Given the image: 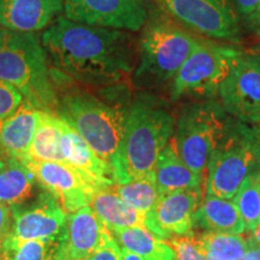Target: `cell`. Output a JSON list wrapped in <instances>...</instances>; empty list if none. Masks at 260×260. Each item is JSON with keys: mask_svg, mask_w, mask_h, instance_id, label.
Returning <instances> with one entry per match:
<instances>
[{"mask_svg": "<svg viewBox=\"0 0 260 260\" xmlns=\"http://www.w3.org/2000/svg\"><path fill=\"white\" fill-rule=\"evenodd\" d=\"M153 174L159 194L175 190H203L204 177L191 171L182 160L175 138H171L159 154Z\"/></svg>", "mask_w": 260, "mask_h": 260, "instance_id": "cell-19", "label": "cell"}, {"mask_svg": "<svg viewBox=\"0 0 260 260\" xmlns=\"http://www.w3.org/2000/svg\"><path fill=\"white\" fill-rule=\"evenodd\" d=\"M218 95L224 111L249 124L260 123V65L237 51Z\"/></svg>", "mask_w": 260, "mask_h": 260, "instance_id": "cell-10", "label": "cell"}, {"mask_svg": "<svg viewBox=\"0 0 260 260\" xmlns=\"http://www.w3.org/2000/svg\"><path fill=\"white\" fill-rule=\"evenodd\" d=\"M121 249H122L121 260H146L145 258H142V256L135 254V253L125 251V249H123V248H121Z\"/></svg>", "mask_w": 260, "mask_h": 260, "instance_id": "cell-36", "label": "cell"}, {"mask_svg": "<svg viewBox=\"0 0 260 260\" xmlns=\"http://www.w3.org/2000/svg\"><path fill=\"white\" fill-rule=\"evenodd\" d=\"M200 41L169 19L152 21L141 39L136 82L154 84L172 80Z\"/></svg>", "mask_w": 260, "mask_h": 260, "instance_id": "cell-6", "label": "cell"}, {"mask_svg": "<svg viewBox=\"0 0 260 260\" xmlns=\"http://www.w3.org/2000/svg\"><path fill=\"white\" fill-rule=\"evenodd\" d=\"M249 19H251L252 27H253V29H254L255 34L258 35V37H260V14L254 16V17L249 18Z\"/></svg>", "mask_w": 260, "mask_h": 260, "instance_id": "cell-37", "label": "cell"}, {"mask_svg": "<svg viewBox=\"0 0 260 260\" xmlns=\"http://www.w3.org/2000/svg\"><path fill=\"white\" fill-rule=\"evenodd\" d=\"M232 200L246 224V232L252 233L260 224V172L247 177Z\"/></svg>", "mask_w": 260, "mask_h": 260, "instance_id": "cell-28", "label": "cell"}, {"mask_svg": "<svg viewBox=\"0 0 260 260\" xmlns=\"http://www.w3.org/2000/svg\"><path fill=\"white\" fill-rule=\"evenodd\" d=\"M256 125H258V126H259V129H260V123H259V124H256Z\"/></svg>", "mask_w": 260, "mask_h": 260, "instance_id": "cell-39", "label": "cell"}, {"mask_svg": "<svg viewBox=\"0 0 260 260\" xmlns=\"http://www.w3.org/2000/svg\"><path fill=\"white\" fill-rule=\"evenodd\" d=\"M0 247H2V243H0Z\"/></svg>", "mask_w": 260, "mask_h": 260, "instance_id": "cell-41", "label": "cell"}, {"mask_svg": "<svg viewBox=\"0 0 260 260\" xmlns=\"http://www.w3.org/2000/svg\"><path fill=\"white\" fill-rule=\"evenodd\" d=\"M201 191L175 190L159 194L153 209L147 213L146 228L164 241L176 236H190L194 213L203 201Z\"/></svg>", "mask_w": 260, "mask_h": 260, "instance_id": "cell-14", "label": "cell"}, {"mask_svg": "<svg viewBox=\"0 0 260 260\" xmlns=\"http://www.w3.org/2000/svg\"><path fill=\"white\" fill-rule=\"evenodd\" d=\"M12 225V210L8 205L0 203V243L9 236Z\"/></svg>", "mask_w": 260, "mask_h": 260, "instance_id": "cell-32", "label": "cell"}, {"mask_svg": "<svg viewBox=\"0 0 260 260\" xmlns=\"http://www.w3.org/2000/svg\"><path fill=\"white\" fill-rule=\"evenodd\" d=\"M111 189L125 204L145 214L153 209L159 198L154 174L151 176L139 178V180L126 182V183H115L111 186Z\"/></svg>", "mask_w": 260, "mask_h": 260, "instance_id": "cell-27", "label": "cell"}, {"mask_svg": "<svg viewBox=\"0 0 260 260\" xmlns=\"http://www.w3.org/2000/svg\"><path fill=\"white\" fill-rule=\"evenodd\" d=\"M60 139L59 117L57 113L41 111L37 132L27 157L37 161L65 162L60 148Z\"/></svg>", "mask_w": 260, "mask_h": 260, "instance_id": "cell-24", "label": "cell"}, {"mask_svg": "<svg viewBox=\"0 0 260 260\" xmlns=\"http://www.w3.org/2000/svg\"><path fill=\"white\" fill-rule=\"evenodd\" d=\"M209 260H214V259H209Z\"/></svg>", "mask_w": 260, "mask_h": 260, "instance_id": "cell-40", "label": "cell"}, {"mask_svg": "<svg viewBox=\"0 0 260 260\" xmlns=\"http://www.w3.org/2000/svg\"><path fill=\"white\" fill-rule=\"evenodd\" d=\"M60 148L65 162L105 187L115 184L112 169L71 126L60 118Z\"/></svg>", "mask_w": 260, "mask_h": 260, "instance_id": "cell-17", "label": "cell"}, {"mask_svg": "<svg viewBox=\"0 0 260 260\" xmlns=\"http://www.w3.org/2000/svg\"><path fill=\"white\" fill-rule=\"evenodd\" d=\"M249 248L251 247H260V224L251 233V236L247 237Z\"/></svg>", "mask_w": 260, "mask_h": 260, "instance_id": "cell-34", "label": "cell"}, {"mask_svg": "<svg viewBox=\"0 0 260 260\" xmlns=\"http://www.w3.org/2000/svg\"><path fill=\"white\" fill-rule=\"evenodd\" d=\"M158 2L169 15L198 34L219 40H239V22L226 0Z\"/></svg>", "mask_w": 260, "mask_h": 260, "instance_id": "cell-11", "label": "cell"}, {"mask_svg": "<svg viewBox=\"0 0 260 260\" xmlns=\"http://www.w3.org/2000/svg\"><path fill=\"white\" fill-rule=\"evenodd\" d=\"M41 41L58 73L68 79L106 86L133 71L132 41L119 30L58 17Z\"/></svg>", "mask_w": 260, "mask_h": 260, "instance_id": "cell-1", "label": "cell"}, {"mask_svg": "<svg viewBox=\"0 0 260 260\" xmlns=\"http://www.w3.org/2000/svg\"><path fill=\"white\" fill-rule=\"evenodd\" d=\"M22 103V94L14 86L0 80V123L11 116Z\"/></svg>", "mask_w": 260, "mask_h": 260, "instance_id": "cell-30", "label": "cell"}, {"mask_svg": "<svg viewBox=\"0 0 260 260\" xmlns=\"http://www.w3.org/2000/svg\"><path fill=\"white\" fill-rule=\"evenodd\" d=\"M0 80L41 111L57 113L58 95L48 71L47 52L35 32L0 28Z\"/></svg>", "mask_w": 260, "mask_h": 260, "instance_id": "cell-4", "label": "cell"}, {"mask_svg": "<svg viewBox=\"0 0 260 260\" xmlns=\"http://www.w3.org/2000/svg\"><path fill=\"white\" fill-rule=\"evenodd\" d=\"M248 54H249V56H251V57L254 58L256 63H258V64L260 65V44L256 45L255 47H253L252 50H251V52H249Z\"/></svg>", "mask_w": 260, "mask_h": 260, "instance_id": "cell-38", "label": "cell"}, {"mask_svg": "<svg viewBox=\"0 0 260 260\" xmlns=\"http://www.w3.org/2000/svg\"><path fill=\"white\" fill-rule=\"evenodd\" d=\"M236 52L213 42L200 41L172 79V100L183 96H216L229 74Z\"/></svg>", "mask_w": 260, "mask_h": 260, "instance_id": "cell-8", "label": "cell"}, {"mask_svg": "<svg viewBox=\"0 0 260 260\" xmlns=\"http://www.w3.org/2000/svg\"><path fill=\"white\" fill-rule=\"evenodd\" d=\"M194 239L209 259L240 260L249 249L247 237L241 235L205 232Z\"/></svg>", "mask_w": 260, "mask_h": 260, "instance_id": "cell-25", "label": "cell"}, {"mask_svg": "<svg viewBox=\"0 0 260 260\" xmlns=\"http://www.w3.org/2000/svg\"><path fill=\"white\" fill-rule=\"evenodd\" d=\"M175 118L161 102L141 94L126 117L125 132L112 162L115 183L153 175L159 154L174 134Z\"/></svg>", "mask_w": 260, "mask_h": 260, "instance_id": "cell-2", "label": "cell"}, {"mask_svg": "<svg viewBox=\"0 0 260 260\" xmlns=\"http://www.w3.org/2000/svg\"><path fill=\"white\" fill-rule=\"evenodd\" d=\"M40 115L41 110L23 99L21 106L0 123V153L19 160L27 157Z\"/></svg>", "mask_w": 260, "mask_h": 260, "instance_id": "cell-18", "label": "cell"}, {"mask_svg": "<svg viewBox=\"0 0 260 260\" xmlns=\"http://www.w3.org/2000/svg\"><path fill=\"white\" fill-rule=\"evenodd\" d=\"M122 249L117 243L115 237H112L110 241L103 245L99 249H96L93 254L82 260H121Z\"/></svg>", "mask_w": 260, "mask_h": 260, "instance_id": "cell-31", "label": "cell"}, {"mask_svg": "<svg viewBox=\"0 0 260 260\" xmlns=\"http://www.w3.org/2000/svg\"><path fill=\"white\" fill-rule=\"evenodd\" d=\"M68 19L100 28L139 30L147 18L145 0H64Z\"/></svg>", "mask_w": 260, "mask_h": 260, "instance_id": "cell-12", "label": "cell"}, {"mask_svg": "<svg viewBox=\"0 0 260 260\" xmlns=\"http://www.w3.org/2000/svg\"><path fill=\"white\" fill-rule=\"evenodd\" d=\"M113 237L112 233L94 213L84 206L67 216L65 232L58 245L56 260H82Z\"/></svg>", "mask_w": 260, "mask_h": 260, "instance_id": "cell-15", "label": "cell"}, {"mask_svg": "<svg viewBox=\"0 0 260 260\" xmlns=\"http://www.w3.org/2000/svg\"><path fill=\"white\" fill-rule=\"evenodd\" d=\"M32 172L19 159L0 153V203L14 207L24 205L34 190Z\"/></svg>", "mask_w": 260, "mask_h": 260, "instance_id": "cell-22", "label": "cell"}, {"mask_svg": "<svg viewBox=\"0 0 260 260\" xmlns=\"http://www.w3.org/2000/svg\"><path fill=\"white\" fill-rule=\"evenodd\" d=\"M236 9L248 18L260 14V0H232Z\"/></svg>", "mask_w": 260, "mask_h": 260, "instance_id": "cell-33", "label": "cell"}, {"mask_svg": "<svg viewBox=\"0 0 260 260\" xmlns=\"http://www.w3.org/2000/svg\"><path fill=\"white\" fill-rule=\"evenodd\" d=\"M21 161L32 172L39 184L53 195L68 213L89 206L98 190L109 188L65 162L37 161L28 157L21 159Z\"/></svg>", "mask_w": 260, "mask_h": 260, "instance_id": "cell-9", "label": "cell"}, {"mask_svg": "<svg viewBox=\"0 0 260 260\" xmlns=\"http://www.w3.org/2000/svg\"><path fill=\"white\" fill-rule=\"evenodd\" d=\"M194 225L206 232L241 235L246 232L239 209L232 199L207 195L194 213Z\"/></svg>", "mask_w": 260, "mask_h": 260, "instance_id": "cell-20", "label": "cell"}, {"mask_svg": "<svg viewBox=\"0 0 260 260\" xmlns=\"http://www.w3.org/2000/svg\"><path fill=\"white\" fill-rule=\"evenodd\" d=\"M260 172V129L226 118L222 138L211 154L206 194L233 199L247 177Z\"/></svg>", "mask_w": 260, "mask_h": 260, "instance_id": "cell-5", "label": "cell"}, {"mask_svg": "<svg viewBox=\"0 0 260 260\" xmlns=\"http://www.w3.org/2000/svg\"><path fill=\"white\" fill-rule=\"evenodd\" d=\"M212 100L183 107L177 121L175 141L182 160L195 174L205 176L213 149L222 138L226 117Z\"/></svg>", "mask_w": 260, "mask_h": 260, "instance_id": "cell-7", "label": "cell"}, {"mask_svg": "<svg viewBox=\"0 0 260 260\" xmlns=\"http://www.w3.org/2000/svg\"><path fill=\"white\" fill-rule=\"evenodd\" d=\"M59 240L19 241L6 237L0 247V260H56Z\"/></svg>", "mask_w": 260, "mask_h": 260, "instance_id": "cell-26", "label": "cell"}, {"mask_svg": "<svg viewBox=\"0 0 260 260\" xmlns=\"http://www.w3.org/2000/svg\"><path fill=\"white\" fill-rule=\"evenodd\" d=\"M58 86L60 95H58L57 116L79 133L112 169L113 159L124 136L129 110L107 103L71 82L67 84L64 75L58 79Z\"/></svg>", "mask_w": 260, "mask_h": 260, "instance_id": "cell-3", "label": "cell"}, {"mask_svg": "<svg viewBox=\"0 0 260 260\" xmlns=\"http://www.w3.org/2000/svg\"><path fill=\"white\" fill-rule=\"evenodd\" d=\"M167 242L174 251V260H209L193 235L171 237Z\"/></svg>", "mask_w": 260, "mask_h": 260, "instance_id": "cell-29", "label": "cell"}, {"mask_svg": "<svg viewBox=\"0 0 260 260\" xmlns=\"http://www.w3.org/2000/svg\"><path fill=\"white\" fill-rule=\"evenodd\" d=\"M119 247L146 260H174V251L167 241L146 226H133L112 232Z\"/></svg>", "mask_w": 260, "mask_h": 260, "instance_id": "cell-23", "label": "cell"}, {"mask_svg": "<svg viewBox=\"0 0 260 260\" xmlns=\"http://www.w3.org/2000/svg\"><path fill=\"white\" fill-rule=\"evenodd\" d=\"M63 9L61 0H0V25L14 31L45 28Z\"/></svg>", "mask_w": 260, "mask_h": 260, "instance_id": "cell-16", "label": "cell"}, {"mask_svg": "<svg viewBox=\"0 0 260 260\" xmlns=\"http://www.w3.org/2000/svg\"><path fill=\"white\" fill-rule=\"evenodd\" d=\"M9 237L19 241L59 240L67 224V212L48 191H44L28 206L14 207Z\"/></svg>", "mask_w": 260, "mask_h": 260, "instance_id": "cell-13", "label": "cell"}, {"mask_svg": "<svg viewBox=\"0 0 260 260\" xmlns=\"http://www.w3.org/2000/svg\"><path fill=\"white\" fill-rule=\"evenodd\" d=\"M89 206L111 233L126 228L146 226L147 222V214L125 204L111 187L98 190Z\"/></svg>", "mask_w": 260, "mask_h": 260, "instance_id": "cell-21", "label": "cell"}, {"mask_svg": "<svg viewBox=\"0 0 260 260\" xmlns=\"http://www.w3.org/2000/svg\"><path fill=\"white\" fill-rule=\"evenodd\" d=\"M240 260H260V247H251Z\"/></svg>", "mask_w": 260, "mask_h": 260, "instance_id": "cell-35", "label": "cell"}]
</instances>
